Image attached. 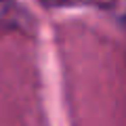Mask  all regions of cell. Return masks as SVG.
<instances>
[]
</instances>
